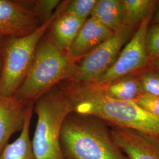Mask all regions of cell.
Instances as JSON below:
<instances>
[{"instance_id":"7","label":"cell","mask_w":159,"mask_h":159,"mask_svg":"<svg viewBox=\"0 0 159 159\" xmlns=\"http://www.w3.org/2000/svg\"><path fill=\"white\" fill-rule=\"evenodd\" d=\"M152 14L140 24L136 31L120 52L111 67L89 84L97 87L107 85L117 80L131 75L148 66L150 60L146 50V37Z\"/></svg>"},{"instance_id":"22","label":"cell","mask_w":159,"mask_h":159,"mask_svg":"<svg viewBox=\"0 0 159 159\" xmlns=\"http://www.w3.org/2000/svg\"><path fill=\"white\" fill-rule=\"evenodd\" d=\"M2 66H3V58H2V51H1V39H0V77L2 73Z\"/></svg>"},{"instance_id":"8","label":"cell","mask_w":159,"mask_h":159,"mask_svg":"<svg viewBox=\"0 0 159 159\" xmlns=\"http://www.w3.org/2000/svg\"><path fill=\"white\" fill-rule=\"evenodd\" d=\"M40 25L30 7L18 2L0 0V39L29 35Z\"/></svg>"},{"instance_id":"20","label":"cell","mask_w":159,"mask_h":159,"mask_svg":"<svg viewBox=\"0 0 159 159\" xmlns=\"http://www.w3.org/2000/svg\"><path fill=\"white\" fill-rule=\"evenodd\" d=\"M146 50L150 60L159 58V24L148 27L146 37Z\"/></svg>"},{"instance_id":"23","label":"cell","mask_w":159,"mask_h":159,"mask_svg":"<svg viewBox=\"0 0 159 159\" xmlns=\"http://www.w3.org/2000/svg\"><path fill=\"white\" fill-rule=\"evenodd\" d=\"M152 63L156 70L159 71V58L152 61Z\"/></svg>"},{"instance_id":"2","label":"cell","mask_w":159,"mask_h":159,"mask_svg":"<svg viewBox=\"0 0 159 159\" xmlns=\"http://www.w3.org/2000/svg\"><path fill=\"white\" fill-rule=\"evenodd\" d=\"M78 64L57 45L48 30L40 40L29 72L14 96L26 106L34 105L59 84L72 79Z\"/></svg>"},{"instance_id":"21","label":"cell","mask_w":159,"mask_h":159,"mask_svg":"<svg viewBox=\"0 0 159 159\" xmlns=\"http://www.w3.org/2000/svg\"><path fill=\"white\" fill-rule=\"evenodd\" d=\"M136 103L148 113L159 118V97L143 93Z\"/></svg>"},{"instance_id":"1","label":"cell","mask_w":159,"mask_h":159,"mask_svg":"<svg viewBox=\"0 0 159 159\" xmlns=\"http://www.w3.org/2000/svg\"><path fill=\"white\" fill-rule=\"evenodd\" d=\"M60 89L70 99L73 112L89 115L113 125L159 137V118L136 102L117 100L89 84L63 82Z\"/></svg>"},{"instance_id":"11","label":"cell","mask_w":159,"mask_h":159,"mask_svg":"<svg viewBox=\"0 0 159 159\" xmlns=\"http://www.w3.org/2000/svg\"><path fill=\"white\" fill-rule=\"evenodd\" d=\"M26 107L14 96L0 95V153L10 137L22 130Z\"/></svg>"},{"instance_id":"6","label":"cell","mask_w":159,"mask_h":159,"mask_svg":"<svg viewBox=\"0 0 159 159\" xmlns=\"http://www.w3.org/2000/svg\"><path fill=\"white\" fill-rule=\"evenodd\" d=\"M133 28L124 25L115 32L80 61L75 76L67 81L89 84L102 76L111 67L123 47L130 39Z\"/></svg>"},{"instance_id":"13","label":"cell","mask_w":159,"mask_h":159,"mask_svg":"<svg viewBox=\"0 0 159 159\" xmlns=\"http://www.w3.org/2000/svg\"><path fill=\"white\" fill-rule=\"evenodd\" d=\"M34 105L27 106L23 129L19 137L7 144L0 153V159H35L30 138V127Z\"/></svg>"},{"instance_id":"14","label":"cell","mask_w":159,"mask_h":159,"mask_svg":"<svg viewBox=\"0 0 159 159\" xmlns=\"http://www.w3.org/2000/svg\"><path fill=\"white\" fill-rule=\"evenodd\" d=\"M90 17L115 33L124 25L122 2L120 0H97Z\"/></svg>"},{"instance_id":"10","label":"cell","mask_w":159,"mask_h":159,"mask_svg":"<svg viewBox=\"0 0 159 159\" xmlns=\"http://www.w3.org/2000/svg\"><path fill=\"white\" fill-rule=\"evenodd\" d=\"M114 33L93 17H89L67 51L69 58L79 64Z\"/></svg>"},{"instance_id":"24","label":"cell","mask_w":159,"mask_h":159,"mask_svg":"<svg viewBox=\"0 0 159 159\" xmlns=\"http://www.w3.org/2000/svg\"><path fill=\"white\" fill-rule=\"evenodd\" d=\"M156 21L157 23L159 24V8L156 13Z\"/></svg>"},{"instance_id":"18","label":"cell","mask_w":159,"mask_h":159,"mask_svg":"<svg viewBox=\"0 0 159 159\" xmlns=\"http://www.w3.org/2000/svg\"><path fill=\"white\" fill-rule=\"evenodd\" d=\"M31 2L32 4L31 9L38 19L42 20L44 22L52 16L61 1L58 0H39Z\"/></svg>"},{"instance_id":"9","label":"cell","mask_w":159,"mask_h":159,"mask_svg":"<svg viewBox=\"0 0 159 159\" xmlns=\"http://www.w3.org/2000/svg\"><path fill=\"white\" fill-rule=\"evenodd\" d=\"M114 142L129 159H159V137L113 127Z\"/></svg>"},{"instance_id":"17","label":"cell","mask_w":159,"mask_h":159,"mask_svg":"<svg viewBox=\"0 0 159 159\" xmlns=\"http://www.w3.org/2000/svg\"><path fill=\"white\" fill-rule=\"evenodd\" d=\"M97 0H71L68 1L64 11L86 20L91 15Z\"/></svg>"},{"instance_id":"4","label":"cell","mask_w":159,"mask_h":159,"mask_svg":"<svg viewBox=\"0 0 159 159\" xmlns=\"http://www.w3.org/2000/svg\"><path fill=\"white\" fill-rule=\"evenodd\" d=\"M33 111L37 115L31 141L35 159H65L60 133L64 120L73 111L70 99L57 86L35 102Z\"/></svg>"},{"instance_id":"19","label":"cell","mask_w":159,"mask_h":159,"mask_svg":"<svg viewBox=\"0 0 159 159\" xmlns=\"http://www.w3.org/2000/svg\"><path fill=\"white\" fill-rule=\"evenodd\" d=\"M138 79L143 93L159 97V71L156 70L145 71Z\"/></svg>"},{"instance_id":"15","label":"cell","mask_w":159,"mask_h":159,"mask_svg":"<svg viewBox=\"0 0 159 159\" xmlns=\"http://www.w3.org/2000/svg\"><path fill=\"white\" fill-rule=\"evenodd\" d=\"M95 87L107 96L127 102H136L143 93L138 77L132 75L121 78L107 85Z\"/></svg>"},{"instance_id":"3","label":"cell","mask_w":159,"mask_h":159,"mask_svg":"<svg viewBox=\"0 0 159 159\" xmlns=\"http://www.w3.org/2000/svg\"><path fill=\"white\" fill-rule=\"evenodd\" d=\"M60 144L65 159H129L114 142L106 123L89 115L68 114Z\"/></svg>"},{"instance_id":"12","label":"cell","mask_w":159,"mask_h":159,"mask_svg":"<svg viewBox=\"0 0 159 159\" xmlns=\"http://www.w3.org/2000/svg\"><path fill=\"white\" fill-rule=\"evenodd\" d=\"M85 21L63 11L51 23L48 30L57 45L67 51Z\"/></svg>"},{"instance_id":"5","label":"cell","mask_w":159,"mask_h":159,"mask_svg":"<svg viewBox=\"0 0 159 159\" xmlns=\"http://www.w3.org/2000/svg\"><path fill=\"white\" fill-rule=\"evenodd\" d=\"M68 2L61 1L52 16L31 34L1 39L3 66L0 77V95L14 96L29 72L40 40L54 19L65 10Z\"/></svg>"},{"instance_id":"16","label":"cell","mask_w":159,"mask_h":159,"mask_svg":"<svg viewBox=\"0 0 159 159\" xmlns=\"http://www.w3.org/2000/svg\"><path fill=\"white\" fill-rule=\"evenodd\" d=\"M124 25L133 27L152 13L154 1L151 0H122Z\"/></svg>"}]
</instances>
